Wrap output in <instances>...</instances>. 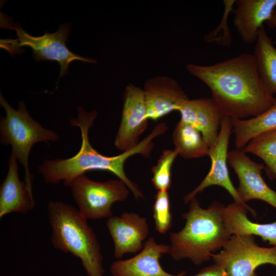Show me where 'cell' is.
<instances>
[{"mask_svg": "<svg viewBox=\"0 0 276 276\" xmlns=\"http://www.w3.org/2000/svg\"><path fill=\"white\" fill-rule=\"evenodd\" d=\"M186 68L209 87L223 116L252 118L276 102L259 76L254 54L242 53L210 65L190 63Z\"/></svg>", "mask_w": 276, "mask_h": 276, "instance_id": "cell-1", "label": "cell"}, {"mask_svg": "<svg viewBox=\"0 0 276 276\" xmlns=\"http://www.w3.org/2000/svg\"><path fill=\"white\" fill-rule=\"evenodd\" d=\"M78 116L70 121L72 126L78 127L81 131V145L78 153L67 158L46 159L38 167V173L47 183L58 184L85 174L90 171L110 172L126 185L136 200L144 198V194L138 185L126 176L124 166L130 156L141 154L149 157L154 147L152 138L148 136L134 148L121 154L108 156L99 153L91 145L89 130L94 125L98 112H87L81 106L77 107Z\"/></svg>", "mask_w": 276, "mask_h": 276, "instance_id": "cell-2", "label": "cell"}, {"mask_svg": "<svg viewBox=\"0 0 276 276\" xmlns=\"http://www.w3.org/2000/svg\"><path fill=\"white\" fill-rule=\"evenodd\" d=\"M225 208L223 204L214 201L203 209L196 197L193 198L188 211L182 215L186 220L185 226L169 234L171 258L176 261L188 259L198 266L221 250L232 236L223 220Z\"/></svg>", "mask_w": 276, "mask_h": 276, "instance_id": "cell-3", "label": "cell"}, {"mask_svg": "<svg viewBox=\"0 0 276 276\" xmlns=\"http://www.w3.org/2000/svg\"><path fill=\"white\" fill-rule=\"evenodd\" d=\"M48 214L54 247L80 259L87 276H103L100 246L87 219L78 209L62 201H50Z\"/></svg>", "mask_w": 276, "mask_h": 276, "instance_id": "cell-4", "label": "cell"}, {"mask_svg": "<svg viewBox=\"0 0 276 276\" xmlns=\"http://www.w3.org/2000/svg\"><path fill=\"white\" fill-rule=\"evenodd\" d=\"M0 104L5 116L0 120V142L3 145L11 146V152L25 169V181L32 189L33 175L29 168V155L37 143L56 142L59 135L52 129H46L30 114L24 101H20L16 109L13 108L0 95Z\"/></svg>", "mask_w": 276, "mask_h": 276, "instance_id": "cell-5", "label": "cell"}, {"mask_svg": "<svg viewBox=\"0 0 276 276\" xmlns=\"http://www.w3.org/2000/svg\"><path fill=\"white\" fill-rule=\"evenodd\" d=\"M4 28L15 30L16 39L1 40V47L8 52H19L20 47H27L33 51V57L36 61H55L60 65V77L67 75L70 64L74 61H81L95 63L96 61L90 58L79 56L71 51L66 45L70 31L68 24L60 25L54 33L45 32L40 36H33L26 32L20 26L11 23L5 19L3 21Z\"/></svg>", "mask_w": 276, "mask_h": 276, "instance_id": "cell-6", "label": "cell"}, {"mask_svg": "<svg viewBox=\"0 0 276 276\" xmlns=\"http://www.w3.org/2000/svg\"><path fill=\"white\" fill-rule=\"evenodd\" d=\"M63 183L70 189L78 211L87 219L111 217L112 204L126 200L130 191L119 179L96 181L85 174Z\"/></svg>", "mask_w": 276, "mask_h": 276, "instance_id": "cell-7", "label": "cell"}, {"mask_svg": "<svg viewBox=\"0 0 276 276\" xmlns=\"http://www.w3.org/2000/svg\"><path fill=\"white\" fill-rule=\"evenodd\" d=\"M212 258L227 276H258L255 270L266 264L276 267V246H259L254 236L233 235Z\"/></svg>", "mask_w": 276, "mask_h": 276, "instance_id": "cell-8", "label": "cell"}, {"mask_svg": "<svg viewBox=\"0 0 276 276\" xmlns=\"http://www.w3.org/2000/svg\"><path fill=\"white\" fill-rule=\"evenodd\" d=\"M232 128L231 118L223 116L220 123L217 138L209 147L208 155L211 160L210 171L197 187L184 196L183 201L185 203H189L206 188L212 186H218L229 193L234 202L244 208L256 218V211L242 201L229 177L227 162L228 147Z\"/></svg>", "mask_w": 276, "mask_h": 276, "instance_id": "cell-9", "label": "cell"}, {"mask_svg": "<svg viewBox=\"0 0 276 276\" xmlns=\"http://www.w3.org/2000/svg\"><path fill=\"white\" fill-rule=\"evenodd\" d=\"M148 120L143 89L129 84L124 92L121 122L114 140L115 147L122 152L135 147L147 129Z\"/></svg>", "mask_w": 276, "mask_h": 276, "instance_id": "cell-10", "label": "cell"}, {"mask_svg": "<svg viewBox=\"0 0 276 276\" xmlns=\"http://www.w3.org/2000/svg\"><path fill=\"white\" fill-rule=\"evenodd\" d=\"M227 162L234 169L239 182L237 189L243 202L262 200L276 209V192L262 176L264 165L252 160L242 149L228 151Z\"/></svg>", "mask_w": 276, "mask_h": 276, "instance_id": "cell-11", "label": "cell"}, {"mask_svg": "<svg viewBox=\"0 0 276 276\" xmlns=\"http://www.w3.org/2000/svg\"><path fill=\"white\" fill-rule=\"evenodd\" d=\"M106 225L114 243V258L141 251L149 228L147 219L133 212H124L109 218Z\"/></svg>", "mask_w": 276, "mask_h": 276, "instance_id": "cell-12", "label": "cell"}, {"mask_svg": "<svg viewBox=\"0 0 276 276\" xmlns=\"http://www.w3.org/2000/svg\"><path fill=\"white\" fill-rule=\"evenodd\" d=\"M170 246L158 244L153 237L144 243L142 250L131 258L113 262L110 266L112 276H185L186 271L173 274L166 271L159 263L160 258L169 254Z\"/></svg>", "mask_w": 276, "mask_h": 276, "instance_id": "cell-13", "label": "cell"}, {"mask_svg": "<svg viewBox=\"0 0 276 276\" xmlns=\"http://www.w3.org/2000/svg\"><path fill=\"white\" fill-rule=\"evenodd\" d=\"M144 92L148 119L156 121L178 110L188 98L178 82L167 76H158L147 80Z\"/></svg>", "mask_w": 276, "mask_h": 276, "instance_id": "cell-14", "label": "cell"}, {"mask_svg": "<svg viewBox=\"0 0 276 276\" xmlns=\"http://www.w3.org/2000/svg\"><path fill=\"white\" fill-rule=\"evenodd\" d=\"M18 163L11 152L8 172L0 186L1 218L14 212L27 214L35 206L32 189L19 177Z\"/></svg>", "mask_w": 276, "mask_h": 276, "instance_id": "cell-15", "label": "cell"}, {"mask_svg": "<svg viewBox=\"0 0 276 276\" xmlns=\"http://www.w3.org/2000/svg\"><path fill=\"white\" fill-rule=\"evenodd\" d=\"M177 111L180 121L199 130L209 147L215 142L223 115L212 98L188 99L180 104Z\"/></svg>", "mask_w": 276, "mask_h": 276, "instance_id": "cell-16", "label": "cell"}, {"mask_svg": "<svg viewBox=\"0 0 276 276\" xmlns=\"http://www.w3.org/2000/svg\"><path fill=\"white\" fill-rule=\"evenodd\" d=\"M234 25L242 40L246 44L256 42L263 24L271 17L276 0H236Z\"/></svg>", "mask_w": 276, "mask_h": 276, "instance_id": "cell-17", "label": "cell"}, {"mask_svg": "<svg viewBox=\"0 0 276 276\" xmlns=\"http://www.w3.org/2000/svg\"><path fill=\"white\" fill-rule=\"evenodd\" d=\"M247 212L235 202L225 206L223 220L228 233L257 236L263 242L276 246V221L268 223L253 222L248 219Z\"/></svg>", "mask_w": 276, "mask_h": 276, "instance_id": "cell-18", "label": "cell"}, {"mask_svg": "<svg viewBox=\"0 0 276 276\" xmlns=\"http://www.w3.org/2000/svg\"><path fill=\"white\" fill-rule=\"evenodd\" d=\"M237 149H243L255 137L276 130V102L264 113L247 119L231 118Z\"/></svg>", "mask_w": 276, "mask_h": 276, "instance_id": "cell-19", "label": "cell"}, {"mask_svg": "<svg viewBox=\"0 0 276 276\" xmlns=\"http://www.w3.org/2000/svg\"><path fill=\"white\" fill-rule=\"evenodd\" d=\"M254 55L261 80L276 99V48L264 26L259 30Z\"/></svg>", "mask_w": 276, "mask_h": 276, "instance_id": "cell-20", "label": "cell"}, {"mask_svg": "<svg viewBox=\"0 0 276 276\" xmlns=\"http://www.w3.org/2000/svg\"><path fill=\"white\" fill-rule=\"evenodd\" d=\"M173 140L174 149L184 158H199L208 154L209 147L202 133L191 125L179 121L174 128Z\"/></svg>", "mask_w": 276, "mask_h": 276, "instance_id": "cell-21", "label": "cell"}, {"mask_svg": "<svg viewBox=\"0 0 276 276\" xmlns=\"http://www.w3.org/2000/svg\"><path fill=\"white\" fill-rule=\"evenodd\" d=\"M242 150L246 153H251L261 158L268 178L276 179V130L255 137Z\"/></svg>", "mask_w": 276, "mask_h": 276, "instance_id": "cell-22", "label": "cell"}, {"mask_svg": "<svg viewBox=\"0 0 276 276\" xmlns=\"http://www.w3.org/2000/svg\"><path fill=\"white\" fill-rule=\"evenodd\" d=\"M179 155L174 149H165L163 151L157 164L152 167V184L157 191H168L171 187V169L175 158Z\"/></svg>", "mask_w": 276, "mask_h": 276, "instance_id": "cell-23", "label": "cell"}, {"mask_svg": "<svg viewBox=\"0 0 276 276\" xmlns=\"http://www.w3.org/2000/svg\"><path fill=\"white\" fill-rule=\"evenodd\" d=\"M153 212L156 230L160 234L166 233L171 227L172 221L168 191H157L154 196Z\"/></svg>", "mask_w": 276, "mask_h": 276, "instance_id": "cell-24", "label": "cell"}, {"mask_svg": "<svg viewBox=\"0 0 276 276\" xmlns=\"http://www.w3.org/2000/svg\"><path fill=\"white\" fill-rule=\"evenodd\" d=\"M223 2L224 11L221 20L217 28L204 36V39L209 43L229 47L232 44V37L227 19L234 9L236 0H224Z\"/></svg>", "mask_w": 276, "mask_h": 276, "instance_id": "cell-25", "label": "cell"}, {"mask_svg": "<svg viewBox=\"0 0 276 276\" xmlns=\"http://www.w3.org/2000/svg\"><path fill=\"white\" fill-rule=\"evenodd\" d=\"M193 276H227L224 269L218 264L214 263L202 268Z\"/></svg>", "mask_w": 276, "mask_h": 276, "instance_id": "cell-26", "label": "cell"}, {"mask_svg": "<svg viewBox=\"0 0 276 276\" xmlns=\"http://www.w3.org/2000/svg\"><path fill=\"white\" fill-rule=\"evenodd\" d=\"M267 26L270 28L276 27V7L274 9L270 18L266 22ZM276 44V42L275 43Z\"/></svg>", "mask_w": 276, "mask_h": 276, "instance_id": "cell-27", "label": "cell"}]
</instances>
